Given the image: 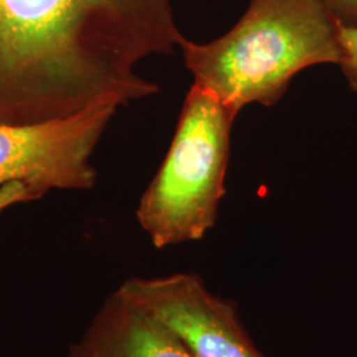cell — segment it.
<instances>
[{"label": "cell", "mask_w": 357, "mask_h": 357, "mask_svg": "<svg viewBox=\"0 0 357 357\" xmlns=\"http://www.w3.org/2000/svg\"><path fill=\"white\" fill-rule=\"evenodd\" d=\"M183 38L171 0H0V125L153 96L137 66Z\"/></svg>", "instance_id": "1"}, {"label": "cell", "mask_w": 357, "mask_h": 357, "mask_svg": "<svg viewBox=\"0 0 357 357\" xmlns=\"http://www.w3.org/2000/svg\"><path fill=\"white\" fill-rule=\"evenodd\" d=\"M196 85L237 115L278 102L294 76L343 60L340 26L321 0H252L241 20L206 44L178 45Z\"/></svg>", "instance_id": "2"}, {"label": "cell", "mask_w": 357, "mask_h": 357, "mask_svg": "<svg viewBox=\"0 0 357 357\" xmlns=\"http://www.w3.org/2000/svg\"><path fill=\"white\" fill-rule=\"evenodd\" d=\"M236 116L213 93L192 85L166 159L137 208L155 248L199 241L215 227Z\"/></svg>", "instance_id": "3"}, {"label": "cell", "mask_w": 357, "mask_h": 357, "mask_svg": "<svg viewBox=\"0 0 357 357\" xmlns=\"http://www.w3.org/2000/svg\"><path fill=\"white\" fill-rule=\"evenodd\" d=\"M116 110L101 105L45 123L0 125V187L20 181L35 200L52 190H91L90 159Z\"/></svg>", "instance_id": "4"}, {"label": "cell", "mask_w": 357, "mask_h": 357, "mask_svg": "<svg viewBox=\"0 0 357 357\" xmlns=\"http://www.w3.org/2000/svg\"><path fill=\"white\" fill-rule=\"evenodd\" d=\"M118 290L165 326L192 357H266L243 327L234 302L193 273L130 278Z\"/></svg>", "instance_id": "5"}, {"label": "cell", "mask_w": 357, "mask_h": 357, "mask_svg": "<svg viewBox=\"0 0 357 357\" xmlns=\"http://www.w3.org/2000/svg\"><path fill=\"white\" fill-rule=\"evenodd\" d=\"M65 357H192L178 339L118 289Z\"/></svg>", "instance_id": "6"}, {"label": "cell", "mask_w": 357, "mask_h": 357, "mask_svg": "<svg viewBox=\"0 0 357 357\" xmlns=\"http://www.w3.org/2000/svg\"><path fill=\"white\" fill-rule=\"evenodd\" d=\"M340 43L343 47L340 66L351 89L357 93V28L340 26Z\"/></svg>", "instance_id": "7"}, {"label": "cell", "mask_w": 357, "mask_h": 357, "mask_svg": "<svg viewBox=\"0 0 357 357\" xmlns=\"http://www.w3.org/2000/svg\"><path fill=\"white\" fill-rule=\"evenodd\" d=\"M337 24L357 28V0H321Z\"/></svg>", "instance_id": "8"}, {"label": "cell", "mask_w": 357, "mask_h": 357, "mask_svg": "<svg viewBox=\"0 0 357 357\" xmlns=\"http://www.w3.org/2000/svg\"><path fill=\"white\" fill-rule=\"evenodd\" d=\"M35 200L31 191L20 181H13L0 187V212L19 203Z\"/></svg>", "instance_id": "9"}]
</instances>
